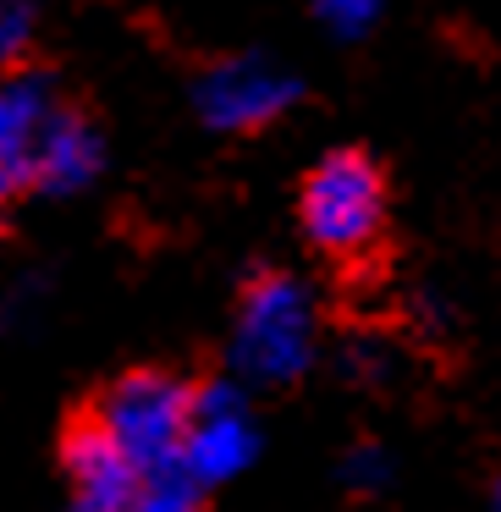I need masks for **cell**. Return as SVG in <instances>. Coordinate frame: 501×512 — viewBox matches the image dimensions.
Wrapping results in <instances>:
<instances>
[{
	"mask_svg": "<svg viewBox=\"0 0 501 512\" xmlns=\"http://www.w3.org/2000/svg\"><path fill=\"white\" fill-rule=\"evenodd\" d=\"M89 408L144 474H166V468H182L188 435L204 408V380L171 364H138L122 369L105 391H94Z\"/></svg>",
	"mask_w": 501,
	"mask_h": 512,
	"instance_id": "1",
	"label": "cell"
},
{
	"mask_svg": "<svg viewBox=\"0 0 501 512\" xmlns=\"http://www.w3.org/2000/svg\"><path fill=\"white\" fill-rule=\"evenodd\" d=\"M298 221L331 265L353 270L386 237V171L369 149H331L298 188Z\"/></svg>",
	"mask_w": 501,
	"mask_h": 512,
	"instance_id": "2",
	"label": "cell"
},
{
	"mask_svg": "<svg viewBox=\"0 0 501 512\" xmlns=\"http://www.w3.org/2000/svg\"><path fill=\"white\" fill-rule=\"evenodd\" d=\"M237 369L265 386H287L309 364V298L292 276L259 270L237 298Z\"/></svg>",
	"mask_w": 501,
	"mask_h": 512,
	"instance_id": "3",
	"label": "cell"
},
{
	"mask_svg": "<svg viewBox=\"0 0 501 512\" xmlns=\"http://www.w3.org/2000/svg\"><path fill=\"white\" fill-rule=\"evenodd\" d=\"M61 474H67L72 512H133L149 474L116 446V435L100 424V413L83 402L67 413L61 430Z\"/></svg>",
	"mask_w": 501,
	"mask_h": 512,
	"instance_id": "4",
	"label": "cell"
},
{
	"mask_svg": "<svg viewBox=\"0 0 501 512\" xmlns=\"http://www.w3.org/2000/svg\"><path fill=\"white\" fill-rule=\"evenodd\" d=\"M56 111L61 100L45 67H23V61L0 67V226H6V204L34 188L39 138Z\"/></svg>",
	"mask_w": 501,
	"mask_h": 512,
	"instance_id": "5",
	"label": "cell"
},
{
	"mask_svg": "<svg viewBox=\"0 0 501 512\" xmlns=\"http://www.w3.org/2000/svg\"><path fill=\"white\" fill-rule=\"evenodd\" d=\"M248 457H254V430H248V419L237 413L232 391L204 386V408H199V424H193V435H188V452H182V474L204 490V485H215V479H232Z\"/></svg>",
	"mask_w": 501,
	"mask_h": 512,
	"instance_id": "6",
	"label": "cell"
},
{
	"mask_svg": "<svg viewBox=\"0 0 501 512\" xmlns=\"http://www.w3.org/2000/svg\"><path fill=\"white\" fill-rule=\"evenodd\" d=\"M100 166V144H94V122L78 111V105L61 100V111L50 116L45 138H39V160H34V188L67 193L78 182L94 177Z\"/></svg>",
	"mask_w": 501,
	"mask_h": 512,
	"instance_id": "7",
	"label": "cell"
},
{
	"mask_svg": "<svg viewBox=\"0 0 501 512\" xmlns=\"http://www.w3.org/2000/svg\"><path fill=\"white\" fill-rule=\"evenodd\" d=\"M292 83L276 72H254V67H226L204 83V116L215 127H259L292 100Z\"/></svg>",
	"mask_w": 501,
	"mask_h": 512,
	"instance_id": "8",
	"label": "cell"
},
{
	"mask_svg": "<svg viewBox=\"0 0 501 512\" xmlns=\"http://www.w3.org/2000/svg\"><path fill=\"white\" fill-rule=\"evenodd\" d=\"M133 512H204V490L182 468H166V474H149V485L133 501Z\"/></svg>",
	"mask_w": 501,
	"mask_h": 512,
	"instance_id": "9",
	"label": "cell"
},
{
	"mask_svg": "<svg viewBox=\"0 0 501 512\" xmlns=\"http://www.w3.org/2000/svg\"><path fill=\"white\" fill-rule=\"evenodd\" d=\"M320 12L331 17L336 28H364L369 12H375V0H320Z\"/></svg>",
	"mask_w": 501,
	"mask_h": 512,
	"instance_id": "10",
	"label": "cell"
},
{
	"mask_svg": "<svg viewBox=\"0 0 501 512\" xmlns=\"http://www.w3.org/2000/svg\"><path fill=\"white\" fill-rule=\"evenodd\" d=\"M496 512H501V485H496Z\"/></svg>",
	"mask_w": 501,
	"mask_h": 512,
	"instance_id": "11",
	"label": "cell"
}]
</instances>
